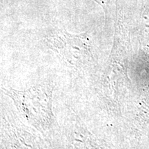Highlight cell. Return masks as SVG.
<instances>
[{
  "label": "cell",
  "instance_id": "cell-1",
  "mask_svg": "<svg viewBox=\"0 0 149 149\" xmlns=\"http://www.w3.org/2000/svg\"><path fill=\"white\" fill-rule=\"evenodd\" d=\"M53 86L40 84L24 91L7 89L6 94L13 100L20 114L40 131L51 128L54 122Z\"/></svg>",
  "mask_w": 149,
  "mask_h": 149
},
{
  "label": "cell",
  "instance_id": "cell-2",
  "mask_svg": "<svg viewBox=\"0 0 149 149\" xmlns=\"http://www.w3.org/2000/svg\"><path fill=\"white\" fill-rule=\"evenodd\" d=\"M47 44L70 66H85L93 59L91 40L86 33L73 35L59 30L47 37Z\"/></svg>",
  "mask_w": 149,
  "mask_h": 149
},
{
  "label": "cell",
  "instance_id": "cell-3",
  "mask_svg": "<svg viewBox=\"0 0 149 149\" xmlns=\"http://www.w3.org/2000/svg\"><path fill=\"white\" fill-rule=\"evenodd\" d=\"M94 1L98 3L100 5H101L102 6H103L104 8H105L106 6H108L109 1L111 0H94Z\"/></svg>",
  "mask_w": 149,
  "mask_h": 149
}]
</instances>
